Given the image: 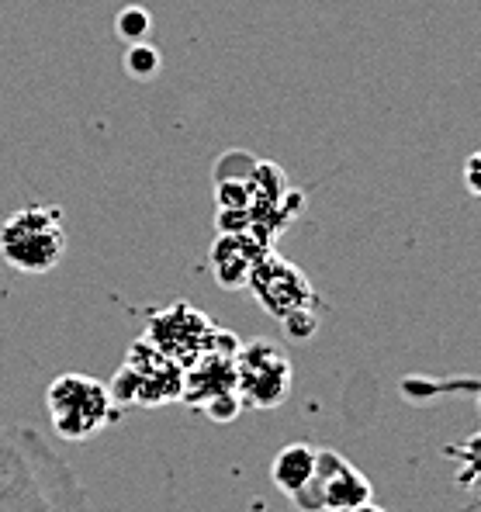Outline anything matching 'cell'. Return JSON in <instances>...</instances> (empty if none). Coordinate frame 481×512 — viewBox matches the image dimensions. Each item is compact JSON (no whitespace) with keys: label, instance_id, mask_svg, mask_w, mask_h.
I'll return each instance as SVG.
<instances>
[{"label":"cell","instance_id":"6da1fadb","mask_svg":"<svg viewBox=\"0 0 481 512\" xmlns=\"http://www.w3.org/2000/svg\"><path fill=\"white\" fill-rule=\"evenodd\" d=\"M0 512H87L73 471L28 429H0Z\"/></svg>","mask_w":481,"mask_h":512},{"label":"cell","instance_id":"7a4b0ae2","mask_svg":"<svg viewBox=\"0 0 481 512\" xmlns=\"http://www.w3.org/2000/svg\"><path fill=\"white\" fill-rule=\"evenodd\" d=\"M236 333H215L212 346L201 357H194L184 367V384H180V402L194 412H205L215 423H232L243 412V398L236 391Z\"/></svg>","mask_w":481,"mask_h":512},{"label":"cell","instance_id":"3957f363","mask_svg":"<svg viewBox=\"0 0 481 512\" xmlns=\"http://www.w3.org/2000/svg\"><path fill=\"white\" fill-rule=\"evenodd\" d=\"M45 409L49 423L59 440L87 443L101 429H108L118 419V405L111 398L108 381H97L90 374H59L45 391Z\"/></svg>","mask_w":481,"mask_h":512},{"label":"cell","instance_id":"277c9868","mask_svg":"<svg viewBox=\"0 0 481 512\" xmlns=\"http://www.w3.org/2000/svg\"><path fill=\"white\" fill-rule=\"evenodd\" d=\"M0 256L18 274H49L66 256V225L59 208H21L0 225Z\"/></svg>","mask_w":481,"mask_h":512},{"label":"cell","instance_id":"5b68a950","mask_svg":"<svg viewBox=\"0 0 481 512\" xmlns=\"http://www.w3.org/2000/svg\"><path fill=\"white\" fill-rule=\"evenodd\" d=\"M180 384H184V367L163 357L153 343L142 336L129 346L122 367L108 381L111 398L118 409L135 405V409H156V405L180 402Z\"/></svg>","mask_w":481,"mask_h":512},{"label":"cell","instance_id":"8992f818","mask_svg":"<svg viewBox=\"0 0 481 512\" xmlns=\"http://www.w3.org/2000/svg\"><path fill=\"white\" fill-rule=\"evenodd\" d=\"M371 499H374L371 481L333 447H319L315 474L308 478V485L302 492L291 495L295 509H302V512H340V509L364 506V502H371Z\"/></svg>","mask_w":481,"mask_h":512},{"label":"cell","instance_id":"52a82bcc","mask_svg":"<svg viewBox=\"0 0 481 512\" xmlns=\"http://www.w3.org/2000/svg\"><path fill=\"white\" fill-rule=\"evenodd\" d=\"M236 391L243 409H277L291 395V364L274 343H246L236 350Z\"/></svg>","mask_w":481,"mask_h":512},{"label":"cell","instance_id":"ba28073f","mask_svg":"<svg viewBox=\"0 0 481 512\" xmlns=\"http://www.w3.org/2000/svg\"><path fill=\"white\" fill-rule=\"evenodd\" d=\"M246 288L253 291V298L260 301L263 312L274 315L277 322L291 319V315H298V312H312L315 308V288L308 284V277L295 267V263H288L274 250H267L257 263H253Z\"/></svg>","mask_w":481,"mask_h":512},{"label":"cell","instance_id":"9c48e42d","mask_svg":"<svg viewBox=\"0 0 481 512\" xmlns=\"http://www.w3.org/2000/svg\"><path fill=\"white\" fill-rule=\"evenodd\" d=\"M215 333H219V326L205 312H198L191 301H174V305L153 312L146 322V340L180 367L201 357L212 346Z\"/></svg>","mask_w":481,"mask_h":512},{"label":"cell","instance_id":"30bf717a","mask_svg":"<svg viewBox=\"0 0 481 512\" xmlns=\"http://www.w3.org/2000/svg\"><path fill=\"white\" fill-rule=\"evenodd\" d=\"M270 246H260L253 236H239V232H222V239L212 246V274L225 291L246 288L253 263L267 253Z\"/></svg>","mask_w":481,"mask_h":512},{"label":"cell","instance_id":"8fae6325","mask_svg":"<svg viewBox=\"0 0 481 512\" xmlns=\"http://www.w3.org/2000/svg\"><path fill=\"white\" fill-rule=\"evenodd\" d=\"M315 457H319V447H312V443H288L277 450L274 464H270V481L277 485V492L288 499L302 492L315 474Z\"/></svg>","mask_w":481,"mask_h":512},{"label":"cell","instance_id":"7c38bea8","mask_svg":"<svg viewBox=\"0 0 481 512\" xmlns=\"http://www.w3.org/2000/svg\"><path fill=\"white\" fill-rule=\"evenodd\" d=\"M115 32H118V39L122 42H146L149 39V32H153V14L146 11V7H139V4H129V7H122L118 11V18H115Z\"/></svg>","mask_w":481,"mask_h":512},{"label":"cell","instance_id":"4fadbf2b","mask_svg":"<svg viewBox=\"0 0 481 512\" xmlns=\"http://www.w3.org/2000/svg\"><path fill=\"white\" fill-rule=\"evenodd\" d=\"M163 66V56L156 45L149 42H132L129 52H125V73H129L132 80H149L156 77Z\"/></svg>","mask_w":481,"mask_h":512},{"label":"cell","instance_id":"5bb4252c","mask_svg":"<svg viewBox=\"0 0 481 512\" xmlns=\"http://www.w3.org/2000/svg\"><path fill=\"white\" fill-rule=\"evenodd\" d=\"M478 167H481V156H471V160H468V191H471V194H475V198H478V194H481V180H478Z\"/></svg>","mask_w":481,"mask_h":512},{"label":"cell","instance_id":"9a60e30c","mask_svg":"<svg viewBox=\"0 0 481 512\" xmlns=\"http://www.w3.org/2000/svg\"><path fill=\"white\" fill-rule=\"evenodd\" d=\"M340 512H385L381 506H374V502H364V506H353V509H340Z\"/></svg>","mask_w":481,"mask_h":512}]
</instances>
